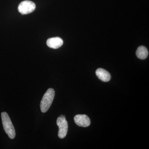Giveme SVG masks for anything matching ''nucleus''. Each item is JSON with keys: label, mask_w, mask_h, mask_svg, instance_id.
<instances>
[{"label": "nucleus", "mask_w": 149, "mask_h": 149, "mask_svg": "<svg viewBox=\"0 0 149 149\" xmlns=\"http://www.w3.org/2000/svg\"><path fill=\"white\" fill-rule=\"evenodd\" d=\"M2 121L4 130L10 139L15 138V131L10 118L6 112H3L1 114Z\"/></svg>", "instance_id": "1"}, {"label": "nucleus", "mask_w": 149, "mask_h": 149, "mask_svg": "<svg viewBox=\"0 0 149 149\" xmlns=\"http://www.w3.org/2000/svg\"><path fill=\"white\" fill-rule=\"evenodd\" d=\"M55 96V91L52 88H49L43 96L40 103V109L42 112H46L51 107Z\"/></svg>", "instance_id": "2"}, {"label": "nucleus", "mask_w": 149, "mask_h": 149, "mask_svg": "<svg viewBox=\"0 0 149 149\" xmlns=\"http://www.w3.org/2000/svg\"><path fill=\"white\" fill-rule=\"evenodd\" d=\"M57 125L58 126V136L61 139H64L67 134L68 124L65 116L61 115L57 119Z\"/></svg>", "instance_id": "3"}, {"label": "nucleus", "mask_w": 149, "mask_h": 149, "mask_svg": "<svg viewBox=\"0 0 149 149\" xmlns=\"http://www.w3.org/2000/svg\"><path fill=\"white\" fill-rule=\"evenodd\" d=\"M36 5L30 1H24L19 3L18 7L19 12L22 15L28 14L35 10Z\"/></svg>", "instance_id": "4"}, {"label": "nucleus", "mask_w": 149, "mask_h": 149, "mask_svg": "<svg viewBox=\"0 0 149 149\" xmlns=\"http://www.w3.org/2000/svg\"><path fill=\"white\" fill-rule=\"evenodd\" d=\"M74 122L80 127H87L91 124V120L88 116L85 114H78L74 118Z\"/></svg>", "instance_id": "5"}, {"label": "nucleus", "mask_w": 149, "mask_h": 149, "mask_svg": "<svg viewBox=\"0 0 149 149\" xmlns=\"http://www.w3.org/2000/svg\"><path fill=\"white\" fill-rule=\"evenodd\" d=\"M63 41L59 37H52L48 39L47 44L49 47L54 49H58L63 45Z\"/></svg>", "instance_id": "6"}, {"label": "nucleus", "mask_w": 149, "mask_h": 149, "mask_svg": "<svg viewBox=\"0 0 149 149\" xmlns=\"http://www.w3.org/2000/svg\"><path fill=\"white\" fill-rule=\"evenodd\" d=\"M96 74L100 80L103 82H108L111 79V75L105 70L100 68L96 71Z\"/></svg>", "instance_id": "7"}, {"label": "nucleus", "mask_w": 149, "mask_h": 149, "mask_svg": "<svg viewBox=\"0 0 149 149\" xmlns=\"http://www.w3.org/2000/svg\"><path fill=\"white\" fill-rule=\"evenodd\" d=\"M148 51L146 47L144 46H141L137 49L136 52L137 56L141 59H145L148 56Z\"/></svg>", "instance_id": "8"}]
</instances>
